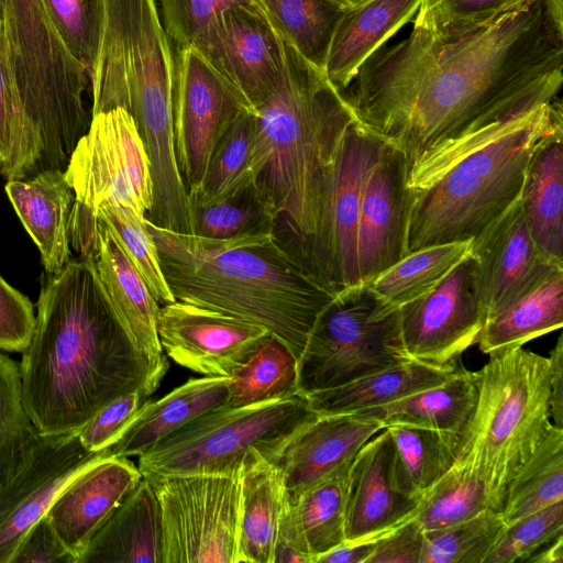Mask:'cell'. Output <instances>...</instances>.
Wrapping results in <instances>:
<instances>
[{"label": "cell", "mask_w": 563, "mask_h": 563, "mask_svg": "<svg viewBox=\"0 0 563 563\" xmlns=\"http://www.w3.org/2000/svg\"><path fill=\"white\" fill-rule=\"evenodd\" d=\"M563 531V500L505 526L484 563L525 561Z\"/></svg>", "instance_id": "cell-47"}, {"label": "cell", "mask_w": 563, "mask_h": 563, "mask_svg": "<svg viewBox=\"0 0 563 563\" xmlns=\"http://www.w3.org/2000/svg\"><path fill=\"white\" fill-rule=\"evenodd\" d=\"M339 1L343 2V3H344V4H346L347 7H352V5H354V4H356V3H358V2H361V1H363V0H339Z\"/></svg>", "instance_id": "cell-59"}, {"label": "cell", "mask_w": 563, "mask_h": 563, "mask_svg": "<svg viewBox=\"0 0 563 563\" xmlns=\"http://www.w3.org/2000/svg\"><path fill=\"white\" fill-rule=\"evenodd\" d=\"M474 373L459 367L443 382L383 406L362 409L361 415L385 427L405 424L459 435L476 402Z\"/></svg>", "instance_id": "cell-32"}, {"label": "cell", "mask_w": 563, "mask_h": 563, "mask_svg": "<svg viewBox=\"0 0 563 563\" xmlns=\"http://www.w3.org/2000/svg\"><path fill=\"white\" fill-rule=\"evenodd\" d=\"M385 142L356 121L347 129L328 185L307 266L334 294L361 284L357 228L363 189Z\"/></svg>", "instance_id": "cell-13"}, {"label": "cell", "mask_w": 563, "mask_h": 563, "mask_svg": "<svg viewBox=\"0 0 563 563\" xmlns=\"http://www.w3.org/2000/svg\"><path fill=\"white\" fill-rule=\"evenodd\" d=\"M385 426L358 412L317 415L297 430L272 463L279 470L288 499L352 460Z\"/></svg>", "instance_id": "cell-23"}, {"label": "cell", "mask_w": 563, "mask_h": 563, "mask_svg": "<svg viewBox=\"0 0 563 563\" xmlns=\"http://www.w3.org/2000/svg\"><path fill=\"white\" fill-rule=\"evenodd\" d=\"M530 1L532 0H422L413 22L438 33L461 34Z\"/></svg>", "instance_id": "cell-48"}, {"label": "cell", "mask_w": 563, "mask_h": 563, "mask_svg": "<svg viewBox=\"0 0 563 563\" xmlns=\"http://www.w3.org/2000/svg\"><path fill=\"white\" fill-rule=\"evenodd\" d=\"M141 478L132 461L104 450L57 493L45 515L77 563L93 533Z\"/></svg>", "instance_id": "cell-22"}, {"label": "cell", "mask_w": 563, "mask_h": 563, "mask_svg": "<svg viewBox=\"0 0 563 563\" xmlns=\"http://www.w3.org/2000/svg\"><path fill=\"white\" fill-rule=\"evenodd\" d=\"M75 192L70 245L87 240L93 213L106 202L146 217L153 203L150 159L132 115L114 108L91 117L64 170Z\"/></svg>", "instance_id": "cell-11"}, {"label": "cell", "mask_w": 563, "mask_h": 563, "mask_svg": "<svg viewBox=\"0 0 563 563\" xmlns=\"http://www.w3.org/2000/svg\"><path fill=\"white\" fill-rule=\"evenodd\" d=\"M242 110L245 109L197 49L176 47L174 142L188 192L200 186L218 140Z\"/></svg>", "instance_id": "cell-16"}, {"label": "cell", "mask_w": 563, "mask_h": 563, "mask_svg": "<svg viewBox=\"0 0 563 563\" xmlns=\"http://www.w3.org/2000/svg\"><path fill=\"white\" fill-rule=\"evenodd\" d=\"M36 307L19 373L23 407L38 433L77 431L117 397L156 390L166 372L134 347L88 257L48 275Z\"/></svg>", "instance_id": "cell-2"}, {"label": "cell", "mask_w": 563, "mask_h": 563, "mask_svg": "<svg viewBox=\"0 0 563 563\" xmlns=\"http://www.w3.org/2000/svg\"><path fill=\"white\" fill-rule=\"evenodd\" d=\"M563 500V428L553 423L511 478L499 510L505 525Z\"/></svg>", "instance_id": "cell-40"}, {"label": "cell", "mask_w": 563, "mask_h": 563, "mask_svg": "<svg viewBox=\"0 0 563 563\" xmlns=\"http://www.w3.org/2000/svg\"><path fill=\"white\" fill-rule=\"evenodd\" d=\"M422 0H363L349 7L333 34L324 73L344 90L360 67L400 29L412 23Z\"/></svg>", "instance_id": "cell-27"}, {"label": "cell", "mask_w": 563, "mask_h": 563, "mask_svg": "<svg viewBox=\"0 0 563 563\" xmlns=\"http://www.w3.org/2000/svg\"><path fill=\"white\" fill-rule=\"evenodd\" d=\"M471 256L485 322L563 271L534 243L520 198L472 239Z\"/></svg>", "instance_id": "cell-18"}, {"label": "cell", "mask_w": 563, "mask_h": 563, "mask_svg": "<svg viewBox=\"0 0 563 563\" xmlns=\"http://www.w3.org/2000/svg\"><path fill=\"white\" fill-rule=\"evenodd\" d=\"M288 495L279 470L258 452L242 466L239 563H273Z\"/></svg>", "instance_id": "cell-30"}, {"label": "cell", "mask_w": 563, "mask_h": 563, "mask_svg": "<svg viewBox=\"0 0 563 563\" xmlns=\"http://www.w3.org/2000/svg\"><path fill=\"white\" fill-rule=\"evenodd\" d=\"M455 362L434 365L409 360L344 385L305 395L318 415L349 413L383 406L445 380Z\"/></svg>", "instance_id": "cell-31"}, {"label": "cell", "mask_w": 563, "mask_h": 563, "mask_svg": "<svg viewBox=\"0 0 563 563\" xmlns=\"http://www.w3.org/2000/svg\"><path fill=\"white\" fill-rule=\"evenodd\" d=\"M263 169L255 114L242 110L218 140L200 186L189 200L208 202L256 181Z\"/></svg>", "instance_id": "cell-37"}, {"label": "cell", "mask_w": 563, "mask_h": 563, "mask_svg": "<svg viewBox=\"0 0 563 563\" xmlns=\"http://www.w3.org/2000/svg\"><path fill=\"white\" fill-rule=\"evenodd\" d=\"M305 395L271 401L219 407L208 411L139 455L142 476L229 474L246 456L273 461L287 440L317 417Z\"/></svg>", "instance_id": "cell-9"}, {"label": "cell", "mask_w": 563, "mask_h": 563, "mask_svg": "<svg viewBox=\"0 0 563 563\" xmlns=\"http://www.w3.org/2000/svg\"><path fill=\"white\" fill-rule=\"evenodd\" d=\"M408 163L385 143L363 189L357 228L361 284H367L408 254L407 241L413 190Z\"/></svg>", "instance_id": "cell-20"}, {"label": "cell", "mask_w": 563, "mask_h": 563, "mask_svg": "<svg viewBox=\"0 0 563 563\" xmlns=\"http://www.w3.org/2000/svg\"><path fill=\"white\" fill-rule=\"evenodd\" d=\"M268 331L217 310L175 300L157 316L162 349L178 365L205 376H227Z\"/></svg>", "instance_id": "cell-19"}, {"label": "cell", "mask_w": 563, "mask_h": 563, "mask_svg": "<svg viewBox=\"0 0 563 563\" xmlns=\"http://www.w3.org/2000/svg\"><path fill=\"white\" fill-rule=\"evenodd\" d=\"M230 377L205 376L189 379L156 401L147 400L107 454L141 455L199 416L222 407Z\"/></svg>", "instance_id": "cell-28"}, {"label": "cell", "mask_w": 563, "mask_h": 563, "mask_svg": "<svg viewBox=\"0 0 563 563\" xmlns=\"http://www.w3.org/2000/svg\"><path fill=\"white\" fill-rule=\"evenodd\" d=\"M536 551L525 562L531 563H563V534H559Z\"/></svg>", "instance_id": "cell-58"}, {"label": "cell", "mask_w": 563, "mask_h": 563, "mask_svg": "<svg viewBox=\"0 0 563 563\" xmlns=\"http://www.w3.org/2000/svg\"><path fill=\"white\" fill-rule=\"evenodd\" d=\"M164 29L175 47L191 46L207 24L221 11L242 7L262 11L253 0H157Z\"/></svg>", "instance_id": "cell-49"}, {"label": "cell", "mask_w": 563, "mask_h": 563, "mask_svg": "<svg viewBox=\"0 0 563 563\" xmlns=\"http://www.w3.org/2000/svg\"><path fill=\"white\" fill-rule=\"evenodd\" d=\"M505 526L500 512L487 508L464 521L424 531L420 563H484Z\"/></svg>", "instance_id": "cell-44"}, {"label": "cell", "mask_w": 563, "mask_h": 563, "mask_svg": "<svg viewBox=\"0 0 563 563\" xmlns=\"http://www.w3.org/2000/svg\"><path fill=\"white\" fill-rule=\"evenodd\" d=\"M192 234L208 239H232L275 233L278 214L257 181L236 188L214 200H189Z\"/></svg>", "instance_id": "cell-41"}, {"label": "cell", "mask_w": 563, "mask_h": 563, "mask_svg": "<svg viewBox=\"0 0 563 563\" xmlns=\"http://www.w3.org/2000/svg\"><path fill=\"white\" fill-rule=\"evenodd\" d=\"M492 508L483 481L470 467L453 462L421 496L412 518L424 531L452 526Z\"/></svg>", "instance_id": "cell-43"}, {"label": "cell", "mask_w": 563, "mask_h": 563, "mask_svg": "<svg viewBox=\"0 0 563 563\" xmlns=\"http://www.w3.org/2000/svg\"><path fill=\"white\" fill-rule=\"evenodd\" d=\"M519 198L538 249L563 265V125L534 148Z\"/></svg>", "instance_id": "cell-29"}, {"label": "cell", "mask_w": 563, "mask_h": 563, "mask_svg": "<svg viewBox=\"0 0 563 563\" xmlns=\"http://www.w3.org/2000/svg\"><path fill=\"white\" fill-rule=\"evenodd\" d=\"M312 563L287 503L276 536L273 563Z\"/></svg>", "instance_id": "cell-55"}, {"label": "cell", "mask_w": 563, "mask_h": 563, "mask_svg": "<svg viewBox=\"0 0 563 563\" xmlns=\"http://www.w3.org/2000/svg\"><path fill=\"white\" fill-rule=\"evenodd\" d=\"M284 51L282 80L253 112L263 162L256 181L277 225L288 229L289 251L307 266L336 157L356 119L322 69L285 41Z\"/></svg>", "instance_id": "cell-4"}, {"label": "cell", "mask_w": 563, "mask_h": 563, "mask_svg": "<svg viewBox=\"0 0 563 563\" xmlns=\"http://www.w3.org/2000/svg\"><path fill=\"white\" fill-rule=\"evenodd\" d=\"M93 218L102 220L113 232L156 301L159 305L174 302L176 299L164 276L145 217L121 203L106 202L98 207Z\"/></svg>", "instance_id": "cell-45"}, {"label": "cell", "mask_w": 563, "mask_h": 563, "mask_svg": "<svg viewBox=\"0 0 563 563\" xmlns=\"http://www.w3.org/2000/svg\"><path fill=\"white\" fill-rule=\"evenodd\" d=\"M562 125V102L558 98L525 114L430 187L412 189L408 253L477 236L519 198L534 148Z\"/></svg>", "instance_id": "cell-6"}, {"label": "cell", "mask_w": 563, "mask_h": 563, "mask_svg": "<svg viewBox=\"0 0 563 563\" xmlns=\"http://www.w3.org/2000/svg\"><path fill=\"white\" fill-rule=\"evenodd\" d=\"M40 148L19 97L0 20V174L23 179L37 173Z\"/></svg>", "instance_id": "cell-42"}, {"label": "cell", "mask_w": 563, "mask_h": 563, "mask_svg": "<svg viewBox=\"0 0 563 563\" xmlns=\"http://www.w3.org/2000/svg\"><path fill=\"white\" fill-rule=\"evenodd\" d=\"M298 360L267 333L230 376L224 407H243L297 394Z\"/></svg>", "instance_id": "cell-39"}, {"label": "cell", "mask_w": 563, "mask_h": 563, "mask_svg": "<svg viewBox=\"0 0 563 563\" xmlns=\"http://www.w3.org/2000/svg\"><path fill=\"white\" fill-rule=\"evenodd\" d=\"M145 224L176 300L263 327L299 358L335 294L275 233L208 239Z\"/></svg>", "instance_id": "cell-3"}, {"label": "cell", "mask_w": 563, "mask_h": 563, "mask_svg": "<svg viewBox=\"0 0 563 563\" xmlns=\"http://www.w3.org/2000/svg\"><path fill=\"white\" fill-rule=\"evenodd\" d=\"M472 239L427 246L405 255L366 285L394 309L435 288L471 254Z\"/></svg>", "instance_id": "cell-38"}, {"label": "cell", "mask_w": 563, "mask_h": 563, "mask_svg": "<svg viewBox=\"0 0 563 563\" xmlns=\"http://www.w3.org/2000/svg\"><path fill=\"white\" fill-rule=\"evenodd\" d=\"M563 324V271L485 322L476 343L484 354L522 346Z\"/></svg>", "instance_id": "cell-34"}, {"label": "cell", "mask_w": 563, "mask_h": 563, "mask_svg": "<svg viewBox=\"0 0 563 563\" xmlns=\"http://www.w3.org/2000/svg\"><path fill=\"white\" fill-rule=\"evenodd\" d=\"M163 545L159 501L142 476L90 538L78 563H164Z\"/></svg>", "instance_id": "cell-26"}, {"label": "cell", "mask_w": 563, "mask_h": 563, "mask_svg": "<svg viewBox=\"0 0 563 563\" xmlns=\"http://www.w3.org/2000/svg\"><path fill=\"white\" fill-rule=\"evenodd\" d=\"M5 3H7V0H0V20H2V18H3Z\"/></svg>", "instance_id": "cell-60"}, {"label": "cell", "mask_w": 563, "mask_h": 563, "mask_svg": "<svg viewBox=\"0 0 563 563\" xmlns=\"http://www.w3.org/2000/svg\"><path fill=\"white\" fill-rule=\"evenodd\" d=\"M251 112L277 88L284 40L265 15L242 7L219 12L191 45Z\"/></svg>", "instance_id": "cell-15"}, {"label": "cell", "mask_w": 563, "mask_h": 563, "mask_svg": "<svg viewBox=\"0 0 563 563\" xmlns=\"http://www.w3.org/2000/svg\"><path fill=\"white\" fill-rule=\"evenodd\" d=\"M42 2L65 45L90 75L100 37L102 0Z\"/></svg>", "instance_id": "cell-46"}, {"label": "cell", "mask_w": 563, "mask_h": 563, "mask_svg": "<svg viewBox=\"0 0 563 563\" xmlns=\"http://www.w3.org/2000/svg\"><path fill=\"white\" fill-rule=\"evenodd\" d=\"M424 530L413 520H407L377 539L366 563H420Z\"/></svg>", "instance_id": "cell-54"}, {"label": "cell", "mask_w": 563, "mask_h": 563, "mask_svg": "<svg viewBox=\"0 0 563 563\" xmlns=\"http://www.w3.org/2000/svg\"><path fill=\"white\" fill-rule=\"evenodd\" d=\"M78 256L91 261L100 288L134 347L166 372L168 363L157 334L161 306L102 220L93 218L89 241Z\"/></svg>", "instance_id": "cell-21"}, {"label": "cell", "mask_w": 563, "mask_h": 563, "mask_svg": "<svg viewBox=\"0 0 563 563\" xmlns=\"http://www.w3.org/2000/svg\"><path fill=\"white\" fill-rule=\"evenodd\" d=\"M386 428L354 455L350 466L345 542L377 540L410 520L419 503L398 492L389 476Z\"/></svg>", "instance_id": "cell-24"}, {"label": "cell", "mask_w": 563, "mask_h": 563, "mask_svg": "<svg viewBox=\"0 0 563 563\" xmlns=\"http://www.w3.org/2000/svg\"><path fill=\"white\" fill-rule=\"evenodd\" d=\"M2 22L12 77L38 143L37 173L65 170L90 124L84 103L89 74L42 0H7Z\"/></svg>", "instance_id": "cell-8"}, {"label": "cell", "mask_w": 563, "mask_h": 563, "mask_svg": "<svg viewBox=\"0 0 563 563\" xmlns=\"http://www.w3.org/2000/svg\"><path fill=\"white\" fill-rule=\"evenodd\" d=\"M409 360L399 308L358 284L336 292L316 318L298 358L297 390L334 388Z\"/></svg>", "instance_id": "cell-10"}, {"label": "cell", "mask_w": 563, "mask_h": 563, "mask_svg": "<svg viewBox=\"0 0 563 563\" xmlns=\"http://www.w3.org/2000/svg\"><path fill=\"white\" fill-rule=\"evenodd\" d=\"M352 460L325 478L288 499L307 550L317 558L345 542L349 473Z\"/></svg>", "instance_id": "cell-36"}, {"label": "cell", "mask_w": 563, "mask_h": 563, "mask_svg": "<svg viewBox=\"0 0 563 563\" xmlns=\"http://www.w3.org/2000/svg\"><path fill=\"white\" fill-rule=\"evenodd\" d=\"M474 373V410L457 435L454 462L483 481L500 510L507 485L551 427L550 360L522 346L488 354Z\"/></svg>", "instance_id": "cell-7"}, {"label": "cell", "mask_w": 563, "mask_h": 563, "mask_svg": "<svg viewBox=\"0 0 563 563\" xmlns=\"http://www.w3.org/2000/svg\"><path fill=\"white\" fill-rule=\"evenodd\" d=\"M10 563H77V559L44 515L25 533Z\"/></svg>", "instance_id": "cell-53"}, {"label": "cell", "mask_w": 563, "mask_h": 563, "mask_svg": "<svg viewBox=\"0 0 563 563\" xmlns=\"http://www.w3.org/2000/svg\"><path fill=\"white\" fill-rule=\"evenodd\" d=\"M150 395L141 389L124 394L97 411L78 429V438L89 452H101L114 444L131 424Z\"/></svg>", "instance_id": "cell-51"}, {"label": "cell", "mask_w": 563, "mask_h": 563, "mask_svg": "<svg viewBox=\"0 0 563 563\" xmlns=\"http://www.w3.org/2000/svg\"><path fill=\"white\" fill-rule=\"evenodd\" d=\"M33 430L22 402L19 366L0 352V471Z\"/></svg>", "instance_id": "cell-50"}, {"label": "cell", "mask_w": 563, "mask_h": 563, "mask_svg": "<svg viewBox=\"0 0 563 563\" xmlns=\"http://www.w3.org/2000/svg\"><path fill=\"white\" fill-rule=\"evenodd\" d=\"M241 477L242 468L145 477L161 506L164 563H239Z\"/></svg>", "instance_id": "cell-12"}, {"label": "cell", "mask_w": 563, "mask_h": 563, "mask_svg": "<svg viewBox=\"0 0 563 563\" xmlns=\"http://www.w3.org/2000/svg\"><path fill=\"white\" fill-rule=\"evenodd\" d=\"M7 196L37 246L47 275L58 274L71 260L70 217L75 192L64 170L46 169L5 184Z\"/></svg>", "instance_id": "cell-25"}, {"label": "cell", "mask_w": 563, "mask_h": 563, "mask_svg": "<svg viewBox=\"0 0 563 563\" xmlns=\"http://www.w3.org/2000/svg\"><path fill=\"white\" fill-rule=\"evenodd\" d=\"M550 413L553 424L563 428V338L559 336L550 356Z\"/></svg>", "instance_id": "cell-56"}, {"label": "cell", "mask_w": 563, "mask_h": 563, "mask_svg": "<svg viewBox=\"0 0 563 563\" xmlns=\"http://www.w3.org/2000/svg\"><path fill=\"white\" fill-rule=\"evenodd\" d=\"M376 541L344 542L317 558L316 563H366Z\"/></svg>", "instance_id": "cell-57"}, {"label": "cell", "mask_w": 563, "mask_h": 563, "mask_svg": "<svg viewBox=\"0 0 563 563\" xmlns=\"http://www.w3.org/2000/svg\"><path fill=\"white\" fill-rule=\"evenodd\" d=\"M385 428L390 481L398 492L419 500L453 464L457 435L405 424Z\"/></svg>", "instance_id": "cell-33"}, {"label": "cell", "mask_w": 563, "mask_h": 563, "mask_svg": "<svg viewBox=\"0 0 563 563\" xmlns=\"http://www.w3.org/2000/svg\"><path fill=\"white\" fill-rule=\"evenodd\" d=\"M35 325L33 303L0 275V350L23 352Z\"/></svg>", "instance_id": "cell-52"}, {"label": "cell", "mask_w": 563, "mask_h": 563, "mask_svg": "<svg viewBox=\"0 0 563 563\" xmlns=\"http://www.w3.org/2000/svg\"><path fill=\"white\" fill-rule=\"evenodd\" d=\"M89 80L91 117L114 108L132 115L150 159L154 200L184 197L173 124L175 52L156 0H102Z\"/></svg>", "instance_id": "cell-5"}, {"label": "cell", "mask_w": 563, "mask_h": 563, "mask_svg": "<svg viewBox=\"0 0 563 563\" xmlns=\"http://www.w3.org/2000/svg\"><path fill=\"white\" fill-rule=\"evenodd\" d=\"M302 57L324 71L335 29L349 8L339 0H253Z\"/></svg>", "instance_id": "cell-35"}, {"label": "cell", "mask_w": 563, "mask_h": 563, "mask_svg": "<svg viewBox=\"0 0 563 563\" xmlns=\"http://www.w3.org/2000/svg\"><path fill=\"white\" fill-rule=\"evenodd\" d=\"M563 0H532L461 34L413 22L341 91L356 122L402 153L408 187L452 166L559 98Z\"/></svg>", "instance_id": "cell-1"}, {"label": "cell", "mask_w": 563, "mask_h": 563, "mask_svg": "<svg viewBox=\"0 0 563 563\" xmlns=\"http://www.w3.org/2000/svg\"><path fill=\"white\" fill-rule=\"evenodd\" d=\"M103 453L86 450L78 430L45 435L34 428L0 471V563H10L25 533L46 514L62 487Z\"/></svg>", "instance_id": "cell-14"}, {"label": "cell", "mask_w": 563, "mask_h": 563, "mask_svg": "<svg viewBox=\"0 0 563 563\" xmlns=\"http://www.w3.org/2000/svg\"><path fill=\"white\" fill-rule=\"evenodd\" d=\"M399 324L406 353L423 363H453L476 343L485 318L471 254L435 288L402 305Z\"/></svg>", "instance_id": "cell-17"}]
</instances>
